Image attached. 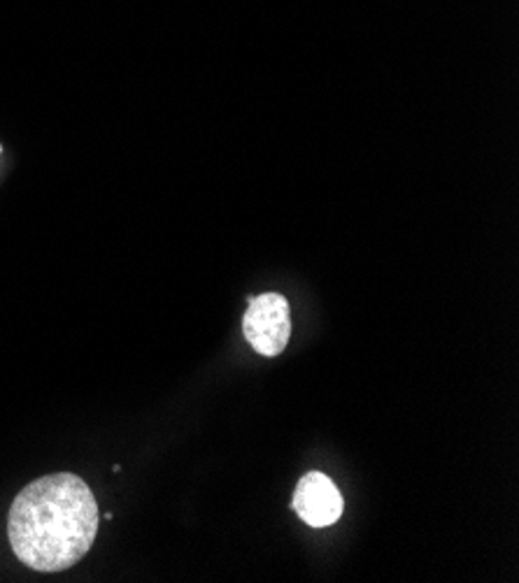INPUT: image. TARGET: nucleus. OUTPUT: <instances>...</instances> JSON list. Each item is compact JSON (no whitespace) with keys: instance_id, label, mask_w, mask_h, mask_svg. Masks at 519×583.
I'll return each instance as SVG.
<instances>
[{"instance_id":"f257e3e1","label":"nucleus","mask_w":519,"mask_h":583,"mask_svg":"<svg viewBox=\"0 0 519 583\" xmlns=\"http://www.w3.org/2000/svg\"><path fill=\"white\" fill-rule=\"evenodd\" d=\"M98 505L77 474L59 472L26 486L12 502L8 537L17 559L36 572H63L96 542Z\"/></svg>"},{"instance_id":"f03ea898","label":"nucleus","mask_w":519,"mask_h":583,"mask_svg":"<svg viewBox=\"0 0 519 583\" xmlns=\"http://www.w3.org/2000/svg\"><path fill=\"white\" fill-rule=\"evenodd\" d=\"M243 333L256 354L268 358L280 356L287 349L292 337V312L287 298L277 294L252 298L243 316Z\"/></svg>"},{"instance_id":"7ed1b4c3","label":"nucleus","mask_w":519,"mask_h":583,"mask_svg":"<svg viewBox=\"0 0 519 583\" xmlns=\"http://www.w3.org/2000/svg\"><path fill=\"white\" fill-rule=\"evenodd\" d=\"M296 514L313 527L333 525L343 516V495L324 472H307L294 493Z\"/></svg>"}]
</instances>
